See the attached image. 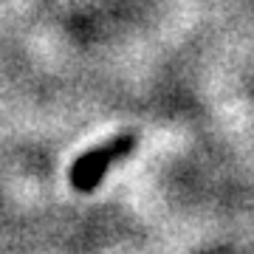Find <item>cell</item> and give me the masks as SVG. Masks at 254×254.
<instances>
[{
    "label": "cell",
    "instance_id": "1",
    "mask_svg": "<svg viewBox=\"0 0 254 254\" xmlns=\"http://www.w3.org/2000/svg\"><path fill=\"white\" fill-rule=\"evenodd\" d=\"M138 144L136 133H119V136L102 141V144L85 150V153L71 164L68 170V181L76 192H93L102 184V178L108 175L113 164H119L125 155H130Z\"/></svg>",
    "mask_w": 254,
    "mask_h": 254
}]
</instances>
